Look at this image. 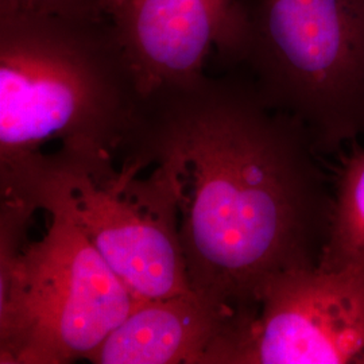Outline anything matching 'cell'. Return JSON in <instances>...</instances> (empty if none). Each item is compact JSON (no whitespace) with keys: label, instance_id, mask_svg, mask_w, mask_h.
<instances>
[{"label":"cell","instance_id":"cell-1","mask_svg":"<svg viewBox=\"0 0 364 364\" xmlns=\"http://www.w3.org/2000/svg\"><path fill=\"white\" fill-rule=\"evenodd\" d=\"M304 126L236 72L146 96L123 158L158 168L189 287L236 331L281 274L318 266L335 197Z\"/></svg>","mask_w":364,"mask_h":364},{"label":"cell","instance_id":"cell-2","mask_svg":"<svg viewBox=\"0 0 364 364\" xmlns=\"http://www.w3.org/2000/svg\"><path fill=\"white\" fill-rule=\"evenodd\" d=\"M144 96L107 16L0 13V180L37 156L115 164Z\"/></svg>","mask_w":364,"mask_h":364},{"label":"cell","instance_id":"cell-3","mask_svg":"<svg viewBox=\"0 0 364 364\" xmlns=\"http://www.w3.org/2000/svg\"><path fill=\"white\" fill-rule=\"evenodd\" d=\"M215 49L318 154L364 134V0H234Z\"/></svg>","mask_w":364,"mask_h":364},{"label":"cell","instance_id":"cell-4","mask_svg":"<svg viewBox=\"0 0 364 364\" xmlns=\"http://www.w3.org/2000/svg\"><path fill=\"white\" fill-rule=\"evenodd\" d=\"M149 169L142 176L130 158L117 166L45 154L0 181V201L73 223L139 302L193 291L173 191L161 170Z\"/></svg>","mask_w":364,"mask_h":364},{"label":"cell","instance_id":"cell-5","mask_svg":"<svg viewBox=\"0 0 364 364\" xmlns=\"http://www.w3.org/2000/svg\"><path fill=\"white\" fill-rule=\"evenodd\" d=\"M138 302L87 236L50 215L41 240L0 250V363L88 360Z\"/></svg>","mask_w":364,"mask_h":364},{"label":"cell","instance_id":"cell-6","mask_svg":"<svg viewBox=\"0 0 364 364\" xmlns=\"http://www.w3.org/2000/svg\"><path fill=\"white\" fill-rule=\"evenodd\" d=\"M363 352L364 269L314 266L272 279L205 364H360Z\"/></svg>","mask_w":364,"mask_h":364},{"label":"cell","instance_id":"cell-7","mask_svg":"<svg viewBox=\"0 0 364 364\" xmlns=\"http://www.w3.org/2000/svg\"><path fill=\"white\" fill-rule=\"evenodd\" d=\"M234 0H108L115 28L144 97L203 77Z\"/></svg>","mask_w":364,"mask_h":364},{"label":"cell","instance_id":"cell-8","mask_svg":"<svg viewBox=\"0 0 364 364\" xmlns=\"http://www.w3.org/2000/svg\"><path fill=\"white\" fill-rule=\"evenodd\" d=\"M225 318L195 291L146 299L93 352L95 364H203Z\"/></svg>","mask_w":364,"mask_h":364},{"label":"cell","instance_id":"cell-9","mask_svg":"<svg viewBox=\"0 0 364 364\" xmlns=\"http://www.w3.org/2000/svg\"><path fill=\"white\" fill-rule=\"evenodd\" d=\"M318 266L364 269V150L344 161L338 176L326 247Z\"/></svg>","mask_w":364,"mask_h":364},{"label":"cell","instance_id":"cell-10","mask_svg":"<svg viewBox=\"0 0 364 364\" xmlns=\"http://www.w3.org/2000/svg\"><path fill=\"white\" fill-rule=\"evenodd\" d=\"M108 0H0V13L41 14L95 19L105 15Z\"/></svg>","mask_w":364,"mask_h":364},{"label":"cell","instance_id":"cell-11","mask_svg":"<svg viewBox=\"0 0 364 364\" xmlns=\"http://www.w3.org/2000/svg\"><path fill=\"white\" fill-rule=\"evenodd\" d=\"M360 364H364V352H363V356H362V359H360Z\"/></svg>","mask_w":364,"mask_h":364}]
</instances>
